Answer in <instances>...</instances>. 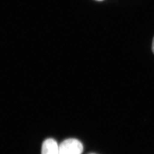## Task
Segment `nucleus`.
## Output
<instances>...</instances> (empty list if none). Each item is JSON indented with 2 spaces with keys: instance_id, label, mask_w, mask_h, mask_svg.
Masks as SVG:
<instances>
[{
  "instance_id": "nucleus-1",
  "label": "nucleus",
  "mask_w": 154,
  "mask_h": 154,
  "mask_svg": "<svg viewBox=\"0 0 154 154\" xmlns=\"http://www.w3.org/2000/svg\"><path fill=\"white\" fill-rule=\"evenodd\" d=\"M60 154H82L83 146L82 143L76 139H67L59 146Z\"/></svg>"
},
{
  "instance_id": "nucleus-3",
  "label": "nucleus",
  "mask_w": 154,
  "mask_h": 154,
  "mask_svg": "<svg viewBox=\"0 0 154 154\" xmlns=\"http://www.w3.org/2000/svg\"><path fill=\"white\" fill-rule=\"evenodd\" d=\"M152 51L154 53V38L153 39V42H152Z\"/></svg>"
},
{
  "instance_id": "nucleus-2",
  "label": "nucleus",
  "mask_w": 154,
  "mask_h": 154,
  "mask_svg": "<svg viewBox=\"0 0 154 154\" xmlns=\"http://www.w3.org/2000/svg\"><path fill=\"white\" fill-rule=\"evenodd\" d=\"M41 154H60L59 146L54 139L49 138L45 140L42 146Z\"/></svg>"
},
{
  "instance_id": "nucleus-4",
  "label": "nucleus",
  "mask_w": 154,
  "mask_h": 154,
  "mask_svg": "<svg viewBox=\"0 0 154 154\" xmlns=\"http://www.w3.org/2000/svg\"></svg>"
}]
</instances>
